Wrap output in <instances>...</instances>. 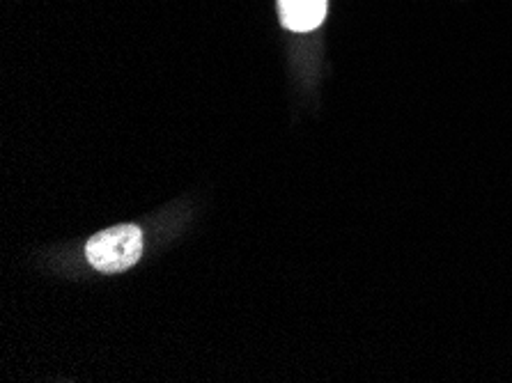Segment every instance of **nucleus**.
I'll use <instances>...</instances> for the list:
<instances>
[{
    "mask_svg": "<svg viewBox=\"0 0 512 383\" xmlns=\"http://www.w3.org/2000/svg\"><path fill=\"white\" fill-rule=\"evenodd\" d=\"M143 255V232L136 225H115L97 232L85 244V257L102 273H122Z\"/></svg>",
    "mask_w": 512,
    "mask_h": 383,
    "instance_id": "obj_1",
    "label": "nucleus"
},
{
    "mask_svg": "<svg viewBox=\"0 0 512 383\" xmlns=\"http://www.w3.org/2000/svg\"><path fill=\"white\" fill-rule=\"evenodd\" d=\"M329 0H278V14L285 28L294 33L315 30L327 17Z\"/></svg>",
    "mask_w": 512,
    "mask_h": 383,
    "instance_id": "obj_2",
    "label": "nucleus"
}]
</instances>
